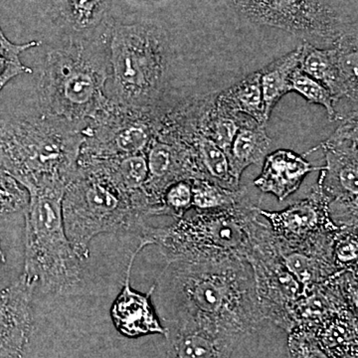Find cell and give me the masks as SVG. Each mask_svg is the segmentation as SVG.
I'll return each mask as SVG.
<instances>
[{
	"mask_svg": "<svg viewBox=\"0 0 358 358\" xmlns=\"http://www.w3.org/2000/svg\"><path fill=\"white\" fill-rule=\"evenodd\" d=\"M98 3L99 0H73L76 13H79L81 17L89 16Z\"/></svg>",
	"mask_w": 358,
	"mask_h": 358,
	"instance_id": "obj_31",
	"label": "cell"
},
{
	"mask_svg": "<svg viewBox=\"0 0 358 358\" xmlns=\"http://www.w3.org/2000/svg\"><path fill=\"white\" fill-rule=\"evenodd\" d=\"M357 136H334L322 148L327 164L320 167L317 186L329 201V214L339 227L357 226Z\"/></svg>",
	"mask_w": 358,
	"mask_h": 358,
	"instance_id": "obj_8",
	"label": "cell"
},
{
	"mask_svg": "<svg viewBox=\"0 0 358 358\" xmlns=\"http://www.w3.org/2000/svg\"><path fill=\"white\" fill-rule=\"evenodd\" d=\"M246 260L253 272L264 320L289 333L292 313L303 294V288L285 267L272 230L268 222L260 220L259 214L252 221L251 250Z\"/></svg>",
	"mask_w": 358,
	"mask_h": 358,
	"instance_id": "obj_6",
	"label": "cell"
},
{
	"mask_svg": "<svg viewBox=\"0 0 358 358\" xmlns=\"http://www.w3.org/2000/svg\"><path fill=\"white\" fill-rule=\"evenodd\" d=\"M251 20L292 32L329 36L336 30L333 11L320 0H233Z\"/></svg>",
	"mask_w": 358,
	"mask_h": 358,
	"instance_id": "obj_9",
	"label": "cell"
},
{
	"mask_svg": "<svg viewBox=\"0 0 358 358\" xmlns=\"http://www.w3.org/2000/svg\"><path fill=\"white\" fill-rule=\"evenodd\" d=\"M357 226L341 227L334 238V263L336 270L357 274Z\"/></svg>",
	"mask_w": 358,
	"mask_h": 358,
	"instance_id": "obj_25",
	"label": "cell"
},
{
	"mask_svg": "<svg viewBox=\"0 0 358 358\" xmlns=\"http://www.w3.org/2000/svg\"><path fill=\"white\" fill-rule=\"evenodd\" d=\"M320 167L313 166L293 150H278L265 157L262 173L254 180V185L284 201L300 188L308 173L320 171Z\"/></svg>",
	"mask_w": 358,
	"mask_h": 358,
	"instance_id": "obj_14",
	"label": "cell"
},
{
	"mask_svg": "<svg viewBox=\"0 0 358 358\" xmlns=\"http://www.w3.org/2000/svg\"><path fill=\"white\" fill-rule=\"evenodd\" d=\"M155 286L167 322L192 320L237 336L266 322L244 259L167 263Z\"/></svg>",
	"mask_w": 358,
	"mask_h": 358,
	"instance_id": "obj_1",
	"label": "cell"
},
{
	"mask_svg": "<svg viewBox=\"0 0 358 358\" xmlns=\"http://www.w3.org/2000/svg\"><path fill=\"white\" fill-rule=\"evenodd\" d=\"M192 207L196 211H221L247 205L243 193L205 178L192 179Z\"/></svg>",
	"mask_w": 358,
	"mask_h": 358,
	"instance_id": "obj_20",
	"label": "cell"
},
{
	"mask_svg": "<svg viewBox=\"0 0 358 358\" xmlns=\"http://www.w3.org/2000/svg\"><path fill=\"white\" fill-rule=\"evenodd\" d=\"M27 190L0 164V217L26 208Z\"/></svg>",
	"mask_w": 358,
	"mask_h": 358,
	"instance_id": "obj_26",
	"label": "cell"
},
{
	"mask_svg": "<svg viewBox=\"0 0 358 358\" xmlns=\"http://www.w3.org/2000/svg\"><path fill=\"white\" fill-rule=\"evenodd\" d=\"M63 220L68 239L83 262L98 235L138 231L143 222L133 195L88 162L78 167L66 188Z\"/></svg>",
	"mask_w": 358,
	"mask_h": 358,
	"instance_id": "obj_4",
	"label": "cell"
},
{
	"mask_svg": "<svg viewBox=\"0 0 358 358\" xmlns=\"http://www.w3.org/2000/svg\"><path fill=\"white\" fill-rule=\"evenodd\" d=\"M289 358H329L320 348L313 331L294 329L289 331Z\"/></svg>",
	"mask_w": 358,
	"mask_h": 358,
	"instance_id": "obj_28",
	"label": "cell"
},
{
	"mask_svg": "<svg viewBox=\"0 0 358 358\" xmlns=\"http://www.w3.org/2000/svg\"><path fill=\"white\" fill-rule=\"evenodd\" d=\"M37 282L22 274L0 291V358H24L32 334Z\"/></svg>",
	"mask_w": 358,
	"mask_h": 358,
	"instance_id": "obj_10",
	"label": "cell"
},
{
	"mask_svg": "<svg viewBox=\"0 0 358 358\" xmlns=\"http://www.w3.org/2000/svg\"><path fill=\"white\" fill-rule=\"evenodd\" d=\"M257 212L266 219L275 241L284 248L329 253L341 228L331 219L329 199L317 185L307 199L284 210L267 211L258 207Z\"/></svg>",
	"mask_w": 358,
	"mask_h": 358,
	"instance_id": "obj_7",
	"label": "cell"
},
{
	"mask_svg": "<svg viewBox=\"0 0 358 358\" xmlns=\"http://www.w3.org/2000/svg\"><path fill=\"white\" fill-rule=\"evenodd\" d=\"M277 249L285 267L303 286V294L327 281L338 272L334 259L300 250L284 248L278 243Z\"/></svg>",
	"mask_w": 358,
	"mask_h": 358,
	"instance_id": "obj_16",
	"label": "cell"
},
{
	"mask_svg": "<svg viewBox=\"0 0 358 358\" xmlns=\"http://www.w3.org/2000/svg\"><path fill=\"white\" fill-rule=\"evenodd\" d=\"M301 52V46L260 72L266 122L282 96L292 91V74L300 66Z\"/></svg>",
	"mask_w": 358,
	"mask_h": 358,
	"instance_id": "obj_18",
	"label": "cell"
},
{
	"mask_svg": "<svg viewBox=\"0 0 358 358\" xmlns=\"http://www.w3.org/2000/svg\"><path fill=\"white\" fill-rule=\"evenodd\" d=\"M271 145L272 140L266 134L264 127L238 129L228 155L231 174L237 185L247 167L265 159Z\"/></svg>",
	"mask_w": 358,
	"mask_h": 358,
	"instance_id": "obj_17",
	"label": "cell"
},
{
	"mask_svg": "<svg viewBox=\"0 0 358 358\" xmlns=\"http://www.w3.org/2000/svg\"><path fill=\"white\" fill-rule=\"evenodd\" d=\"M69 182L44 179L26 186L25 254L22 274L47 293L72 291L82 280L83 261L66 234L63 199Z\"/></svg>",
	"mask_w": 358,
	"mask_h": 358,
	"instance_id": "obj_2",
	"label": "cell"
},
{
	"mask_svg": "<svg viewBox=\"0 0 358 358\" xmlns=\"http://www.w3.org/2000/svg\"><path fill=\"white\" fill-rule=\"evenodd\" d=\"M148 136L145 129L131 127L122 131L115 138V152L117 154L126 155L141 154V150L147 147ZM113 150V152H114Z\"/></svg>",
	"mask_w": 358,
	"mask_h": 358,
	"instance_id": "obj_29",
	"label": "cell"
},
{
	"mask_svg": "<svg viewBox=\"0 0 358 358\" xmlns=\"http://www.w3.org/2000/svg\"><path fill=\"white\" fill-rule=\"evenodd\" d=\"M36 45H38V42L14 44L6 38L0 28V91L14 77L31 72L21 62L20 54Z\"/></svg>",
	"mask_w": 358,
	"mask_h": 358,
	"instance_id": "obj_22",
	"label": "cell"
},
{
	"mask_svg": "<svg viewBox=\"0 0 358 358\" xmlns=\"http://www.w3.org/2000/svg\"><path fill=\"white\" fill-rule=\"evenodd\" d=\"M238 129H239L236 122L228 117H219L212 127L211 140L227 155V157L229 155Z\"/></svg>",
	"mask_w": 358,
	"mask_h": 358,
	"instance_id": "obj_30",
	"label": "cell"
},
{
	"mask_svg": "<svg viewBox=\"0 0 358 358\" xmlns=\"http://www.w3.org/2000/svg\"><path fill=\"white\" fill-rule=\"evenodd\" d=\"M167 358H232L244 336H237L187 319L169 320Z\"/></svg>",
	"mask_w": 358,
	"mask_h": 358,
	"instance_id": "obj_12",
	"label": "cell"
},
{
	"mask_svg": "<svg viewBox=\"0 0 358 358\" xmlns=\"http://www.w3.org/2000/svg\"><path fill=\"white\" fill-rule=\"evenodd\" d=\"M78 154L74 141L30 136L20 122L0 126V164L24 188L48 178L70 182L77 171Z\"/></svg>",
	"mask_w": 358,
	"mask_h": 358,
	"instance_id": "obj_5",
	"label": "cell"
},
{
	"mask_svg": "<svg viewBox=\"0 0 358 358\" xmlns=\"http://www.w3.org/2000/svg\"><path fill=\"white\" fill-rule=\"evenodd\" d=\"M255 205L221 211H196L164 227L141 224V241L159 247L167 263L244 259L251 250Z\"/></svg>",
	"mask_w": 358,
	"mask_h": 358,
	"instance_id": "obj_3",
	"label": "cell"
},
{
	"mask_svg": "<svg viewBox=\"0 0 358 358\" xmlns=\"http://www.w3.org/2000/svg\"><path fill=\"white\" fill-rule=\"evenodd\" d=\"M3 263H6V255H4V252L2 251L1 240H0V265Z\"/></svg>",
	"mask_w": 358,
	"mask_h": 358,
	"instance_id": "obj_32",
	"label": "cell"
},
{
	"mask_svg": "<svg viewBox=\"0 0 358 358\" xmlns=\"http://www.w3.org/2000/svg\"><path fill=\"white\" fill-rule=\"evenodd\" d=\"M329 358H357V313L343 308L327 317L313 331Z\"/></svg>",
	"mask_w": 358,
	"mask_h": 358,
	"instance_id": "obj_15",
	"label": "cell"
},
{
	"mask_svg": "<svg viewBox=\"0 0 358 358\" xmlns=\"http://www.w3.org/2000/svg\"><path fill=\"white\" fill-rule=\"evenodd\" d=\"M147 246V242L141 241L138 248L131 254L126 271L124 287L110 308V317L115 329L122 336L129 338H141L150 334L166 336L167 334L166 327L160 322L152 301L155 285L147 294H141L131 288V274L134 259Z\"/></svg>",
	"mask_w": 358,
	"mask_h": 358,
	"instance_id": "obj_11",
	"label": "cell"
},
{
	"mask_svg": "<svg viewBox=\"0 0 358 358\" xmlns=\"http://www.w3.org/2000/svg\"><path fill=\"white\" fill-rule=\"evenodd\" d=\"M192 207V179L179 180L164 190L157 215L173 216L176 220L185 217Z\"/></svg>",
	"mask_w": 358,
	"mask_h": 358,
	"instance_id": "obj_24",
	"label": "cell"
},
{
	"mask_svg": "<svg viewBox=\"0 0 358 358\" xmlns=\"http://www.w3.org/2000/svg\"><path fill=\"white\" fill-rule=\"evenodd\" d=\"M221 101L235 112H243L265 126V106H264L260 72L250 75L243 81L226 92Z\"/></svg>",
	"mask_w": 358,
	"mask_h": 358,
	"instance_id": "obj_19",
	"label": "cell"
},
{
	"mask_svg": "<svg viewBox=\"0 0 358 358\" xmlns=\"http://www.w3.org/2000/svg\"><path fill=\"white\" fill-rule=\"evenodd\" d=\"M199 159L200 166L213 179L214 182L238 187L231 174L227 155L210 138L204 136L200 141Z\"/></svg>",
	"mask_w": 358,
	"mask_h": 358,
	"instance_id": "obj_21",
	"label": "cell"
},
{
	"mask_svg": "<svg viewBox=\"0 0 358 358\" xmlns=\"http://www.w3.org/2000/svg\"><path fill=\"white\" fill-rule=\"evenodd\" d=\"M291 88L292 91L298 92L306 100H308V103L324 106L329 119H334L336 117V110H334L336 98L333 94L324 85L303 72L300 67L296 68L292 74Z\"/></svg>",
	"mask_w": 358,
	"mask_h": 358,
	"instance_id": "obj_23",
	"label": "cell"
},
{
	"mask_svg": "<svg viewBox=\"0 0 358 358\" xmlns=\"http://www.w3.org/2000/svg\"><path fill=\"white\" fill-rule=\"evenodd\" d=\"M63 92L68 102L77 106L87 105L98 95V86L89 74L76 73L68 78Z\"/></svg>",
	"mask_w": 358,
	"mask_h": 358,
	"instance_id": "obj_27",
	"label": "cell"
},
{
	"mask_svg": "<svg viewBox=\"0 0 358 358\" xmlns=\"http://www.w3.org/2000/svg\"><path fill=\"white\" fill-rule=\"evenodd\" d=\"M300 69L331 91L334 98L357 95V49L341 44L333 50H320L310 44L301 46Z\"/></svg>",
	"mask_w": 358,
	"mask_h": 358,
	"instance_id": "obj_13",
	"label": "cell"
}]
</instances>
